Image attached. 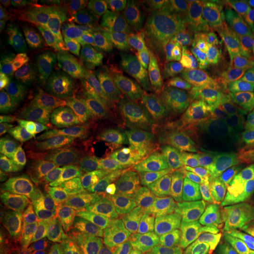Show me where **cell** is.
Segmentation results:
<instances>
[{"instance_id":"cell-1","label":"cell","mask_w":254,"mask_h":254,"mask_svg":"<svg viewBox=\"0 0 254 254\" xmlns=\"http://www.w3.org/2000/svg\"><path fill=\"white\" fill-rule=\"evenodd\" d=\"M112 213L113 225L120 233L152 249L178 243L192 224L183 194L154 178L129 184Z\"/></svg>"},{"instance_id":"cell-2","label":"cell","mask_w":254,"mask_h":254,"mask_svg":"<svg viewBox=\"0 0 254 254\" xmlns=\"http://www.w3.org/2000/svg\"><path fill=\"white\" fill-rule=\"evenodd\" d=\"M167 21L152 14H127L124 45L117 68L140 91L147 104L153 127L168 128L171 124L157 98L153 84V67L168 47Z\"/></svg>"},{"instance_id":"cell-3","label":"cell","mask_w":254,"mask_h":254,"mask_svg":"<svg viewBox=\"0 0 254 254\" xmlns=\"http://www.w3.org/2000/svg\"><path fill=\"white\" fill-rule=\"evenodd\" d=\"M127 26V15L88 11L46 34L45 47L90 64L117 68Z\"/></svg>"},{"instance_id":"cell-4","label":"cell","mask_w":254,"mask_h":254,"mask_svg":"<svg viewBox=\"0 0 254 254\" xmlns=\"http://www.w3.org/2000/svg\"><path fill=\"white\" fill-rule=\"evenodd\" d=\"M141 150L140 136L123 124L107 127L92 140L88 167L98 206L104 213H112L128 186Z\"/></svg>"},{"instance_id":"cell-5","label":"cell","mask_w":254,"mask_h":254,"mask_svg":"<svg viewBox=\"0 0 254 254\" xmlns=\"http://www.w3.org/2000/svg\"><path fill=\"white\" fill-rule=\"evenodd\" d=\"M142 151L148 168L180 194L205 198L212 189L214 172L192 146L165 127L145 128Z\"/></svg>"},{"instance_id":"cell-6","label":"cell","mask_w":254,"mask_h":254,"mask_svg":"<svg viewBox=\"0 0 254 254\" xmlns=\"http://www.w3.org/2000/svg\"><path fill=\"white\" fill-rule=\"evenodd\" d=\"M202 201L209 236L254 254V217L238 184L226 174L214 173Z\"/></svg>"},{"instance_id":"cell-7","label":"cell","mask_w":254,"mask_h":254,"mask_svg":"<svg viewBox=\"0 0 254 254\" xmlns=\"http://www.w3.org/2000/svg\"><path fill=\"white\" fill-rule=\"evenodd\" d=\"M19 106L40 131L63 132L68 125L62 95L46 64L38 58L23 59L14 74Z\"/></svg>"},{"instance_id":"cell-8","label":"cell","mask_w":254,"mask_h":254,"mask_svg":"<svg viewBox=\"0 0 254 254\" xmlns=\"http://www.w3.org/2000/svg\"><path fill=\"white\" fill-rule=\"evenodd\" d=\"M200 144L220 172H233L254 161V133L241 127L228 113L206 116Z\"/></svg>"},{"instance_id":"cell-9","label":"cell","mask_w":254,"mask_h":254,"mask_svg":"<svg viewBox=\"0 0 254 254\" xmlns=\"http://www.w3.org/2000/svg\"><path fill=\"white\" fill-rule=\"evenodd\" d=\"M56 73L64 100L75 122L91 125L109 118L112 111L110 95L88 73L67 63L57 64Z\"/></svg>"},{"instance_id":"cell-10","label":"cell","mask_w":254,"mask_h":254,"mask_svg":"<svg viewBox=\"0 0 254 254\" xmlns=\"http://www.w3.org/2000/svg\"><path fill=\"white\" fill-rule=\"evenodd\" d=\"M12 222L33 254H56L67 236V215L41 199H27Z\"/></svg>"},{"instance_id":"cell-11","label":"cell","mask_w":254,"mask_h":254,"mask_svg":"<svg viewBox=\"0 0 254 254\" xmlns=\"http://www.w3.org/2000/svg\"><path fill=\"white\" fill-rule=\"evenodd\" d=\"M92 184L80 161L68 157L38 179L39 199L67 217L77 214L91 196Z\"/></svg>"},{"instance_id":"cell-12","label":"cell","mask_w":254,"mask_h":254,"mask_svg":"<svg viewBox=\"0 0 254 254\" xmlns=\"http://www.w3.org/2000/svg\"><path fill=\"white\" fill-rule=\"evenodd\" d=\"M246 49L240 38L217 21L193 30L178 40L172 53L174 57L186 56L199 63H218L243 59Z\"/></svg>"},{"instance_id":"cell-13","label":"cell","mask_w":254,"mask_h":254,"mask_svg":"<svg viewBox=\"0 0 254 254\" xmlns=\"http://www.w3.org/2000/svg\"><path fill=\"white\" fill-rule=\"evenodd\" d=\"M39 141L34 133L15 131L2 136L0 152L1 183L9 184L27 194L37 186L33 152Z\"/></svg>"},{"instance_id":"cell-14","label":"cell","mask_w":254,"mask_h":254,"mask_svg":"<svg viewBox=\"0 0 254 254\" xmlns=\"http://www.w3.org/2000/svg\"><path fill=\"white\" fill-rule=\"evenodd\" d=\"M153 80L159 94L190 100L211 82L182 57L161 56L153 67Z\"/></svg>"},{"instance_id":"cell-15","label":"cell","mask_w":254,"mask_h":254,"mask_svg":"<svg viewBox=\"0 0 254 254\" xmlns=\"http://www.w3.org/2000/svg\"><path fill=\"white\" fill-rule=\"evenodd\" d=\"M100 81L109 93L117 112L139 124L145 128H151L152 124L148 117L147 104L140 91L127 79L118 68L104 67L91 64Z\"/></svg>"},{"instance_id":"cell-16","label":"cell","mask_w":254,"mask_h":254,"mask_svg":"<svg viewBox=\"0 0 254 254\" xmlns=\"http://www.w3.org/2000/svg\"><path fill=\"white\" fill-rule=\"evenodd\" d=\"M220 6V1L212 0L176 1L166 18L170 34L178 41L193 30L212 23L215 15L219 13Z\"/></svg>"},{"instance_id":"cell-17","label":"cell","mask_w":254,"mask_h":254,"mask_svg":"<svg viewBox=\"0 0 254 254\" xmlns=\"http://www.w3.org/2000/svg\"><path fill=\"white\" fill-rule=\"evenodd\" d=\"M78 254H165L164 251L145 246L124 236L101 221L94 228Z\"/></svg>"},{"instance_id":"cell-18","label":"cell","mask_w":254,"mask_h":254,"mask_svg":"<svg viewBox=\"0 0 254 254\" xmlns=\"http://www.w3.org/2000/svg\"><path fill=\"white\" fill-rule=\"evenodd\" d=\"M160 95V105L166 114L171 127L193 140H199L200 125H201V110L194 104L183 98L168 94Z\"/></svg>"},{"instance_id":"cell-19","label":"cell","mask_w":254,"mask_h":254,"mask_svg":"<svg viewBox=\"0 0 254 254\" xmlns=\"http://www.w3.org/2000/svg\"><path fill=\"white\" fill-rule=\"evenodd\" d=\"M72 150L73 146L66 133H46L39 139L33 152V167L37 179L67 159Z\"/></svg>"},{"instance_id":"cell-20","label":"cell","mask_w":254,"mask_h":254,"mask_svg":"<svg viewBox=\"0 0 254 254\" xmlns=\"http://www.w3.org/2000/svg\"><path fill=\"white\" fill-rule=\"evenodd\" d=\"M218 19L244 43L254 40V0H227L220 6Z\"/></svg>"},{"instance_id":"cell-21","label":"cell","mask_w":254,"mask_h":254,"mask_svg":"<svg viewBox=\"0 0 254 254\" xmlns=\"http://www.w3.org/2000/svg\"><path fill=\"white\" fill-rule=\"evenodd\" d=\"M190 101L202 112H205L206 116L217 112H225L233 116L234 118H240L236 93L232 84L228 82L211 81L204 90Z\"/></svg>"},{"instance_id":"cell-22","label":"cell","mask_w":254,"mask_h":254,"mask_svg":"<svg viewBox=\"0 0 254 254\" xmlns=\"http://www.w3.org/2000/svg\"><path fill=\"white\" fill-rule=\"evenodd\" d=\"M84 2L64 1V0H31L28 1V12L36 18L57 19L66 14H82L88 9L82 8Z\"/></svg>"},{"instance_id":"cell-23","label":"cell","mask_w":254,"mask_h":254,"mask_svg":"<svg viewBox=\"0 0 254 254\" xmlns=\"http://www.w3.org/2000/svg\"><path fill=\"white\" fill-rule=\"evenodd\" d=\"M26 201V194L21 190L9 184H0V222H1V226L8 224V221H13L24 209Z\"/></svg>"},{"instance_id":"cell-24","label":"cell","mask_w":254,"mask_h":254,"mask_svg":"<svg viewBox=\"0 0 254 254\" xmlns=\"http://www.w3.org/2000/svg\"><path fill=\"white\" fill-rule=\"evenodd\" d=\"M236 93L237 106L240 118L254 125V80L243 79L232 84Z\"/></svg>"},{"instance_id":"cell-25","label":"cell","mask_w":254,"mask_h":254,"mask_svg":"<svg viewBox=\"0 0 254 254\" xmlns=\"http://www.w3.org/2000/svg\"><path fill=\"white\" fill-rule=\"evenodd\" d=\"M0 14V49L1 51L9 50L17 52L24 46L20 30L4 12L1 11Z\"/></svg>"},{"instance_id":"cell-26","label":"cell","mask_w":254,"mask_h":254,"mask_svg":"<svg viewBox=\"0 0 254 254\" xmlns=\"http://www.w3.org/2000/svg\"><path fill=\"white\" fill-rule=\"evenodd\" d=\"M0 254H33L17 230L9 224L1 226L0 231Z\"/></svg>"},{"instance_id":"cell-27","label":"cell","mask_w":254,"mask_h":254,"mask_svg":"<svg viewBox=\"0 0 254 254\" xmlns=\"http://www.w3.org/2000/svg\"><path fill=\"white\" fill-rule=\"evenodd\" d=\"M201 249L208 254H249L227 241L211 236H209L208 243L201 246Z\"/></svg>"},{"instance_id":"cell-28","label":"cell","mask_w":254,"mask_h":254,"mask_svg":"<svg viewBox=\"0 0 254 254\" xmlns=\"http://www.w3.org/2000/svg\"><path fill=\"white\" fill-rule=\"evenodd\" d=\"M238 186H239L243 195L245 196L254 217V168L246 172L238 180Z\"/></svg>"},{"instance_id":"cell-29","label":"cell","mask_w":254,"mask_h":254,"mask_svg":"<svg viewBox=\"0 0 254 254\" xmlns=\"http://www.w3.org/2000/svg\"><path fill=\"white\" fill-rule=\"evenodd\" d=\"M103 4L111 8L135 11L136 14H148L147 12H150V9L153 7V5L150 1H104Z\"/></svg>"},{"instance_id":"cell-30","label":"cell","mask_w":254,"mask_h":254,"mask_svg":"<svg viewBox=\"0 0 254 254\" xmlns=\"http://www.w3.org/2000/svg\"><path fill=\"white\" fill-rule=\"evenodd\" d=\"M0 4L12 18H20L28 11V1L25 0H1Z\"/></svg>"},{"instance_id":"cell-31","label":"cell","mask_w":254,"mask_h":254,"mask_svg":"<svg viewBox=\"0 0 254 254\" xmlns=\"http://www.w3.org/2000/svg\"><path fill=\"white\" fill-rule=\"evenodd\" d=\"M165 254H208L201 247H196L190 244L178 241L172 245H168L163 249Z\"/></svg>"},{"instance_id":"cell-32","label":"cell","mask_w":254,"mask_h":254,"mask_svg":"<svg viewBox=\"0 0 254 254\" xmlns=\"http://www.w3.org/2000/svg\"><path fill=\"white\" fill-rule=\"evenodd\" d=\"M14 51L6 50L0 52V78H1V81H4L5 78L9 74V72L12 71L14 64Z\"/></svg>"},{"instance_id":"cell-33","label":"cell","mask_w":254,"mask_h":254,"mask_svg":"<svg viewBox=\"0 0 254 254\" xmlns=\"http://www.w3.org/2000/svg\"><path fill=\"white\" fill-rule=\"evenodd\" d=\"M252 66L254 67V49H253V56H252Z\"/></svg>"},{"instance_id":"cell-34","label":"cell","mask_w":254,"mask_h":254,"mask_svg":"<svg viewBox=\"0 0 254 254\" xmlns=\"http://www.w3.org/2000/svg\"><path fill=\"white\" fill-rule=\"evenodd\" d=\"M252 79H253V80H254V77H253V78H252Z\"/></svg>"}]
</instances>
